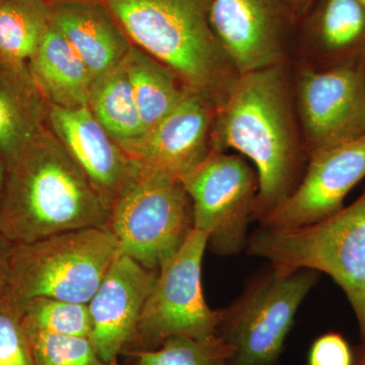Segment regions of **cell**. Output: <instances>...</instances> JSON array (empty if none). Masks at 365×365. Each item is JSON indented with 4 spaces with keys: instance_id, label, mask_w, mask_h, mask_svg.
Segmentation results:
<instances>
[{
    "instance_id": "obj_8",
    "label": "cell",
    "mask_w": 365,
    "mask_h": 365,
    "mask_svg": "<svg viewBox=\"0 0 365 365\" xmlns=\"http://www.w3.org/2000/svg\"><path fill=\"white\" fill-rule=\"evenodd\" d=\"M207 241L205 232L194 228L179 251L158 269L135 336L124 356L157 349L177 336L201 338L216 334L220 311L208 307L202 288Z\"/></svg>"
},
{
    "instance_id": "obj_17",
    "label": "cell",
    "mask_w": 365,
    "mask_h": 365,
    "mask_svg": "<svg viewBox=\"0 0 365 365\" xmlns=\"http://www.w3.org/2000/svg\"><path fill=\"white\" fill-rule=\"evenodd\" d=\"M36 91L47 105L88 106L93 78L66 38L51 25L28 64Z\"/></svg>"
},
{
    "instance_id": "obj_25",
    "label": "cell",
    "mask_w": 365,
    "mask_h": 365,
    "mask_svg": "<svg viewBox=\"0 0 365 365\" xmlns=\"http://www.w3.org/2000/svg\"><path fill=\"white\" fill-rule=\"evenodd\" d=\"M26 331L36 365H106L90 338Z\"/></svg>"
},
{
    "instance_id": "obj_30",
    "label": "cell",
    "mask_w": 365,
    "mask_h": 365,
    "mask_svg": "<svg viewBox=\"0 0 365 365\" xmlns=\"http://www.w3.org/2000/svg\"><path fill=\"white\" fill-rule=\"evenodd\" d=\"M353 365H365V338L364 343L354 354V364Z\"/></svg>"
},
{
    "instance_id": "obj_18",
    "label": "cell",
    "mask_w": 365,
    "mask_h": 365,
    "mask_svg": "<svg viewBox=\"0 0 365 365\" xmlns=\"http://www.w3.org/2000/svg\"><path fill=\"white\" fill-rule=\"evenodd\" d=\"M46 112L32 79L0 66V157L6 165L45 128Z\"/></svg>"
},
{
    "instance_id": "obj_20",
    "label": "cell",
    "mask_w": 365,
    "mask_h": 365,
    "mask_svg": "<svg viewBox=\"0 0 365 365\" xmlns=\"http://www.w3.org/2000/svg\"><path fill=\"white\" fill-rule=\"evenodd\" d=\"M88 107L119 145L138 138L145 132L125 59L93 81Z\"/></svg>"
},
{
    "instance_id": "obj_1",
    "label": "cell",
    "mask_w": 365,
    "mask_h": 365,
    "mask_svg": "<svg viewBox=\"0 0 365 365\" xmlns=\"http://www.w3.org/2000/svg\"><path fill=\"white\" fill-rule=\"evenodd\" d=\"M212 150H237L254 163L262 222L300 181V153L282 63L239 74L216 110Z\"/></svg>"
},
{
    "instance_id": "obj_19",
    "label": "cell",
    "mask_w": 365,
    "mask_h": 365,
    "mask_svg": "<svg viewBox=\"0 0 365 365\" xmlns=\"http://www.w3.org/2000/svg\"><path fill=\"white\" fill-rule=\"evenodd\" d=\"M50 26V2L0 0V66L30 78L28 64Z\"/></svg>"
},
{
    "instance_id": "obj_28",
    "label": "cell",
    "mask_w": 365,
    "mask_h": 365,
    "mask_svg": "<svg viewBox=\"0 0 365 365\" xmlns=\"http://www.w3.org/2000/svg\"><path fill=\"white\" fill-rule=\"evenodd\" d=\"M13 242L0 232V279L4 276L6 271L7 260H9V254H11V248H13Z\"/></svg>"
},
{
    "instance_id": "obj_10",
    "label": "cell",
    "mask_w": 365,
    "mask_h": 365,
    "mask_svg": "<svg viewBox=\"0 0 365 365\" xmlns=\"http://www.w3.org/2000/svg\"><path fill=\"white\" fill-rule=\"evenodd\" d=\"M299 101L309 155L365 136V56L302 71Z\"/></svg>"
},
{
    "instance_id": "obj_12",
    "label": "cell",
    "mask_w": 365,
    "mask_h": 365,
    "mask_svg": "<svg viewBox=\"0 0 365 365\" xmlns=\"http://www.w3.org/2000/svg\"><path fill=\"white\" fill-rule=\"evenodd\" d=\"M216 109L186 88L179 104L143 135L122 144L128 157L148 169L181 180L212 150L211 130Z\"/></svg>"
},
{
    "instance_id": "obj_3",
    "label": "cell",
    "mask_w": 365,
    "mask_h": 365,
    "mask_svg": "<svg viewBox=\"0 0 365 365\" xmlns=\"http://www.w3.org/2000/svg\"><path fill=\"white\" fill-rule=\"evenodd\" d=\"M212 1L104 0L131 43L217 110L239 73L211 25Z\"/></svg>"
},
{
    "instance_id": "obj_6",
    "label": "cell",
    "mask_w": 365,
    "mask_h": 365,
    "mask_svg": "<svg viewBox=\"0 0 365 365\" xmlns=\"http://www.w3.org/2000/svg\"><path fill=\"white\" fill-rule=\"evenodd\" d=\"M106 227L122 254L158 270L195 228L193 205L181 180L140 165L112 203Z\"/></svg>"
},
{
    "instance_id": "obj_26",
    "label": "cell",
    "mask_w": 365,
    "mask_h": 365,
    "mask_svg": "<svg viewBox=\"0 0 365 365\" xmlns=\"http://www.w3.org/2000/svg\"><path fill=\"white\" fill-rule=\"evenodd\" d=\"M0 365H36L24 322V307L0 279Z\"/></svg>"
},
{
    "instance_id": "obj_31",
    "label": "cell",
    "mask_w": 365,
    "mask_h": 365,
    "mask_svg": "<svg viewBox=\"0 0 365 365\" xmlns=\"http://www.w3.org/2000/svg\"><path fill=\"white\" fill-rule=\"evenodd\" d=\"M289 1L292 2V4H294V6H300V4L306 2L307 0H289Z\"/></svg>"
},
{
    "instance_id": "obj_29",
    "label": "cell",
    "mask_w": 365,
    "mask_h": 365,
    "mask_svg": "<svg viewBox=\"0 0 365 365\" xmlns=\"http://www.w3.org/2000/svg\"><path fill=\"white\" fill-rule=\"evenodd\" d=\"M6 165L0 157V202H1L2 194H4V184H6Z\"/></svg>"
},
{
    "instance_id": "obj_7",
    "label": "cell",
    "mask_w": 365,
    "mask_h": 365,
    "mask_svg": "<svg viewBox=\"0 0 365 365\" xmlns=\"http://www.w3.org/2000/svg\"><path fill=\"white\" fill-rule=\"evenodd\" d=\"M318 276L309 269L282 273L271 268L230 307L218 309L216 335L232 348L230 365H277L300 304Z\"/></svg>"
},
{
    "instance_id": "obj_34",
    "label": "cell",
    "mask_w": 365,
    "mask_h": 365,
    "mask_svg": "<svg viewBox=\"0 0 365 365\" xmlns=\"http://www.w3.org/2000/svg\"><path fill=\"white\" fill-rule=\"evenodd\" d=\"M359 1L365 6V0H359Z\"/></svg>"
},
{
    "instance_id": "obj_9",
    "label": "cell",
    "mask_w": 365,
    "mask_h": 365,
    "mask_svg": "<svg viewBox=\"0 0 365 365\" xmlns=\"http://www.w3.org/2000/svg\"><path fill=\"white\" fill-rule=\"evenodd\" d=\"M181 181L193 205L194 227L207 235V249L222 257L246 249L259 191L258 175L248 163L211 150Z\"/></svg>"
},
{
    "instance_id": "obj_24",
    "label": "cell",
    "mask_w": 365,
    "mask_h": 365,
    "mask_svg": "<svg viewBox=\"0 0 365 365\" xmlns=\"http://www.w3.org/2000/svg\"><path fill=\"white\" fill-rule=\"evenodd\" d=\"M26 328L57 335L90 338L91 319L88 304L36 297L24 307Z\"/></svg>"
},
{
    "instance_id": "obj_16",
    "label": "cell",
    "mask_w": 365,
    "mask_h": 365,
    "mask_svg": "<svg viewBox=\"0 0 365 365\" xmlns=\"http://www.w3.org/2000/svg\"><path fill=\"white\" fill-rule=\"evenodd\" d=\"M50 25L78 53L93 81L121 64L133 45L104 0L50 2Z\"/></svg>"
},
{
    "instance_id": "obj_4",
    "label": "cell",
    "mask_w": 365,
    "mask_h": 365,
    "mask_svg": "<svg viewBox=\"0 0 365 365\" xmlns=\"http://www.w3.org/2000/svg\"><path fill=\"white\" fill-rule=\"evenodd\" d=\"M250 256L282 273L309 269L330 276L344 292L365 338V191L335 215L306 227H262L249 237Z\"/></svg>"
},
{
    "instance_id": "obj_22",
    "label": "cell",
    "mask_w": 365,
    "mask_h": 365,
    "mask_svg": "<svg viewBox=\"0 0 365 365\" xmlns=\"http://www.w3.org/2000/svg\"><path fill=\"white\" fill-rule=\"evenodd\" d=\"M327 67L365 56V6L359 0H324L318 19Z\"/></svg>"
},
{
    "instance_id": "obj_13",
    "label": "cell",
    "mask_w": 365,
    "mask_h": 365,
    "mask_svg": "<svg viewBox=\"0 0 365 365\" xmlns=\"http://www.w3.org/2000/svg\"><path fill=\"white\" fill-rule=\"evenodd\" d=\"M158 274L120 252L91 297L90 339L106 364L130 346Z\"/></svg>"
},
{
    "instance_id": "obj_27",
    "label": "cell",
    "mask_w": 365,
    "mask_h": 365,
    "mask_svg": "<svg viewBox=\"0 0 365 365\" xmlns=\"http://www.w3.org/2000/svg\"><path fill=\"white\" fill-rule=\"evenodd\" d=\"M354 353L344 336L329 332L319 336L311 346L309 365H353Z\"/></svg>"
},
{
    "instance_id": "obj_32",
    "label": "cell",
    "mask_w": 365,
    "mask_h": 365,
    "mask_svg": "<svg viewBox=\"0 0 365 365\" xmlns=\"http://www.w3.org/2000/svg\"><path fill=\"white\" fill-rule=\"evenodd\" d=\"M106 365H120L119 364V359H112L111 361L107 362Z\"/></svg>"
},
{
    "instance_id": "obj_11",
    "label": "cell",
    "mask_w": 365,
    "mask_h": 365,
    "mask_svg": "<svg viewBox=\"0 0 365 365\" xmlns=\"http://www.w3.org/2000/svg\"><path fill=\"white\" fill-rule=\"evenodd\" d=\"M297 188L263 220L287 230L313 225L344 207L346 196L365 178V136L309 155Z\"/></svg>"
},
{
    "instance_id": "obj_15",
    "label": "cell",
    "mask_w": 365,
    "mask_h": 365,
    "mask_svg": "<svg viewBox=\"0 0 365 365\" xmlns=\"http://www.w3.org/2000/svg\"><path fill=\"white\" fill-rule=\"evenodd\" d=\"M284 0H213L211 25L237 73L281 63Z\"/></svg>"
},
{
    "instance_id": "obj_23",
    "label": "cell",
    "mask_w": 365,
    "mask_h": 365,
    "mask_svg": "<svg viewBox=\"0 0 365 365\" xmlns=\"http://www.w3.org/2000/svg\"><path fill=\"white\" fill-rule=\"evenodd\" d=\"M232 348L213 334L207 337L177 336L150 351L129 353L136 365H230Z\"/></svg>"
},
{
    "instance_id": "obj_14",
    "label": "cell",
    "mask_w": 365,
    "mask_h": 365,
    "mask_svg": "<svg viewBox=\"0 0 365 365\" xmlns=\"http://www.w3.org/2000/svg\"><path fill=\"white\" fill-rule=\"evenodd\" d=\"M46 125L111 209L140 165L109 135L88 106L47 105Z\"/></svg>"
},
{
    "instance_id": "obj_21",
    "label": "cell",
    "mask_w": 365,
    "mask_h": 365,
    "mask_svg": "<svg viewBox=\"0 0 365 365\" xmlns=\"http://www.w3.org/2000/svg\"><path fill=\"white\" fill-rule=\"evenodd\" d=\"M144 130L158 124L184 97L186 88L167 66L132 45L125 58Z\"/></svg>"
},
{
    "instance_id": "obj_33",
    "label": "cell",
    "mask_w": 365,
    "mask_h": 365,
    "mask_svg": "<svg viewBox=\"0 0 365 365\" xmlns=\"http://www.w3.org/2000/svg\"><path fill=\"white\" fill-rule=\"evenodd\" d=\"M45 1H47V2H54V1H59V0H45Z\"/></svg>"
},
{
    "instance_id": "obj_5",
    "label": "cell",
    "mask_w": 365,
    "mask_h": 365,
    "mask_svg": "<svg viewBox=\"0 0 365 365\" xmlns=\"http://www.w3.org/2000/svg\"><path fill=\"white\" fill-rule=\"evenodd\" d=\"M120 254L107 227H91L14 244L2 283L25 307L36 297L88 304Z\"/></svg>"
},
{
    "instance_id": "obj_2",
    "label": "cell",
    "mask_w": 365,
    "mask_h": 365,
    "mask_svg": "<svg viewBox=\"0 0 365 365\" xmlns=\"http://www.w3.org/2000/svg\"><path fill=\"white\" fill-rule=\"evenodd\" d=\"M110 205L47 125L6 165L0 232L13 244L106 227Z\"/></svg>"
}]
</instances>
